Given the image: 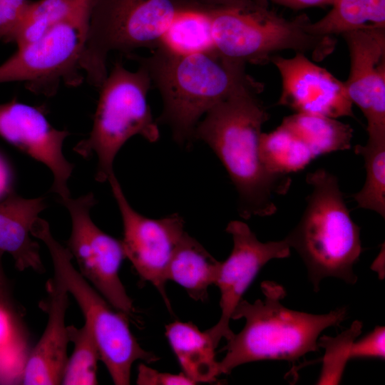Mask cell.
Instances as JSON below:
<instances>
[{"instance_id":"obj_32","label":"cell","mask_w":385,"mask_h":385,"mask_svg":"<svg viewBox=\"0 0 385 385\" xmlns=\"http://www.w3.org/2000/svg\"><path fill=\"white\" fill-rule=\"evenodd\" d=\"M203 4L212 7L235 8L245 11L257 9L260 6L252 0H200Z\"/></svg>"},{"instance_id":"obj_11","label":"cell","mask_w":385,"mask_h":385,"mask_svg":"<svg viewBox=\"0 0 385 385\" xmlns=\"http://www.w3.org/2000/svg\"><path fill=\"white\" fill-rule=\"evenodd\" d=\"M108 181L122 218L121 242L125 258L130 260L140 279L150 282L157 289L171 311L165 291V272L185 232L184 220L178 214L160 219L140 214L128 202L114 173Z\"/></svg>"},{"instance_id":"obj_3","label":"cell","mask_w":385,"mask_h":385,"mask_svg":"<svg viewBox=\"0 0 385 385\" xmlns=\"http://www.w3.org/2000/svg\"><path fill=\"white\" fill-rule=\"evenodd\" d=\"M261 289L264 299L250 303L242 298L233 312L232 319L244 318L245 324L222 349L226 354L219 361L220 374L253 361L294 364L307 354L318 351L320 334L329 327H339L347 315V307L320 314L290 309L281 302L286 295L282 286L265 281Z\"/></svg>"},{"instance_id":"obj_22","label":"cell","mask_w":385,"mask_h":385,"mask_svg":"<svg viewBox=\"0 0 385 385\" xmlns=\"http://www.w3.org/2000/svg\"><path fill=\"white\" fill-rule=\"evenodd\" d=\"M260 155L268 170L286 175L303 170L315 159L302 140L282 125L271 132H262Z\"/></svg>"},{"instance_id":"obj_26","label":"cell","mask_w":385,"mask_h":385,"mask_svg":"<svg viewBox=\"0 0 385 385\" xmlns=\"http://www.w3.org/2000/svg\"><path fill=\"white\" fill-rule=\"evenodd\" d=\"M87 0L30 1L14 42L17 47L32 42L62 21Z\"/></svg>"},{"instance_id":"obj_35","label":"cell","mask_w":385,"mask_h":385,"mask_svg":"<svg viewBox=\"0 0 385 385\" xmlns=\"http://www.w3.org/2000/svg\"><path fill=\"white\" fill-rule=\"evenodd\" d=\"M382 263H384V245H383L378 257L374 260L371 269L379 272L381 274Z\"/></svg>"},{"instance_id":"obj_6","label":"cell","mask_w":385,"mask_h":385,"mask_svg":"<svg viewBox=\"0 0 385 385\" xmlns=\"http://www.w3.org/2000/svg\"><path fill=\"white\" fill-rule=\"evenodd\" d=\"M209 16L215 51L245 64L267 63L284 50L309 53L314 60L322 61L336 46L334 36L309 31L311 21L304 14L287 19L268 7L251 11L216 7L209 11Z\"/></svg>"},{"instance_id":"obj_2","label":"cell","mask_w":385,"mask_h":385,"mask_svg":"<svg viewBox=\"0 0 385 385\" xmlns=\"http://www.w3.org/2000/svg\"><path fill=\"white\" fill-rule=\"evenodd\" d=\"M128 57L147 68L163 103L157 121L168 125L182 145H190L198 122L215 105L239 91L264 88L246 72V64L215 51L181 53L159 46L148 56Z\"/></svg>"},{"instance_id":"obj_18","label":"cell","mask_w":385,"mask_h":385,"mask_svg":"<svg viewBox=\"0 0 385 385\" xmlns=\"http://www.w3.org/2000/svg\"><path fill=\"white\" fill-rule=\"evenodd\" d=\"M220 262L185 232L168 265L165 279L183 287L195 301L204 302L215 284Z\"/></svg>"},{"instance_id":"obj_1","label":"cell","mask_w":385,"mask_h":385,"mask_svg":"<svg viewBox=\"0 0 385 385\" xmlns=\"http://www.w3.org/2000/svg\"><path fill=\"white\" fill-rule=\"evenodd\" d=\"M259 93L243 89L232 94L211 108L194 132V139L205 143L225 167L245 219L274 215V197L287 194L292 183L290 175L270 172L260 158L262 128L269 113Z\"/></svg>"},{"instance_id":"obj_14","label":"cell","mask_w":385,"mask_h":385,"mask_svg":"<svg viewBox=\"0 0 385 385\" xmlns=\"http://www.w3.org/2000/svg\"><path fill=\"white\" fill-rule=\"evenodd\" d=\"M69 134L53 128L38 108L16 99L0 104V136L51 170V190L60 199L71 196L68 181L73 165L63 153V144Z\"/></svg>"},{"instance_id":"obj_7","label":"cell","mask_w":385,"mask_h":385,"mask_svg":"<svg viewBox=\"0 0 385 385\" xmlns=\"http://www.w3.org/2000/svg\"><path fill=\"white\" fill-rule=\"evenodd\" d=\"M151 84L143 65L131 71L116 61L100 86L91 130L73 148L84 158L96 156L98 182H105L113 174L115 158L130 138L140 135L151 143L158 140V123L148 103Z\"/></svg>"},{"instance_id":"obj_17","label":"cell","mask_w":385,"mask_h":385,"mask_svg":"<svg viewBox=\"0 0 385 385\" xmlns=\"http://www.w3.org/2000/svg\"><path fill=\"white\" fill-rule=\"evenodd\" d=\"M46 207L43 197L24 198L13 193L0 202V251L10 254L20 271H44L31 227Z\"/></svg>"},{"instance_id":"obj_8","label":"cell","mask_w":385,"mask_h":385,"mask_svg":"<svg viewBox=\"0 0 385 385\" xmlns=\"http://www.w3.org/2000/svg\"><path fill=\"white\" fill-rule=\"evenodd\" d=\"M33 237L41 240L50 254L53 271L76 299L93 332L101 360L116 385L130 383L133 364H148L158 358L143 349L132 334L125 314L114 309L73 266L67 247L53 236L48 223L38 217L31 227Z\"/></svg>"},{"instance_id":"obj_10","label":"cell","mask_w":385,"mask_h":385,"mask_svg":"<svg viewBox=\"0 0 385 385\" xmlns=\"http://www.w3.org/2000/svg\"><path fill=\"white\" fill-rule=\"evenodd\" d=\"M60 201L71 217V231L66 247L76 259L79 272L114 309L132 315L133 301L119 277L125 258L123 244L92 220L90 212L96 202L93 194L76 198L69 196Z\"/></svg>"},{"instance_id":"obj_5","label":"cell","mask_w":385,"mask_h":385,"mask_svg":"<svg viewBox=\"0 0 385 385\" xmlns=\"http://www.w3.org/2000/svg\"><path fill=\"white\" fill-rule=\"evenodd\" d=\"M211 9L200 0H91L80 61L86 79L99 88L108 75L111 52L129 55L140 48L153 50L178 17Z\"/></svg>"},{"instance_id":"obj_34","label":"cell","mask_w":385,"mask_h":385,"mask_svg":"<svg viewBox=\"0 0 385 385\" xmlns=\"http://www.w3.org/2000/svg\"><path fill=\"white\" fill-rule=\"evenodd\" d=\"M3 254L4 252L0 251V296L9 293L7 280L4 273L2 262H1V257H2Z\"/></svg>"},{"instance_id":"obj_29","label":"cell","mask_w":385,"mask_h":385,"mask_svg":"<svg viewBox=\"0 0 385 385\" xmlns=\"http://www.w3.org/2000/svg\"><path fill=\"white\" fill-rule=\"evenodd\" d=\"M385 327L376 326L366 336L353 342L350 352L351 359L385 358Z\"/></svg>"},{"instance_id":"obj_21","label":"cell","mask_w":385,"mask_h":385,"mask_svg":"<svg viewBox=\"0 0 385 385\" xmlns=\"http://www.w3.org/2000/svg\"><path fill=\"white\" fill-rule=\"evenodd\" d=\"M332 9L309 24L318 35L335 36L370 26L385 27V0H334Z\"/></svg>"},{"instance_id":"obj_16","label":"cell","mask_w":385,"mask_h":385,"mask_svg":"<svg viewBox=\"0 0 385 385\" xmlns=\"http://www.w3.org/2000/svg\"><path fill=\"white\" fill-rule=\"evenodd\" d=\"M47 297L43 308L48 314L44 332L26 357L21 376L24 385L61 384L69 342L65 317L68 292L55 275L46 284Z\"/></svg>"},{"instance_id":"obj_13","label":"cell","mask_w":385,"mask_h":385,"mask_svg":"<svg viewBox=\"0 0 385 385\" xmlns=\"http://www.w3.org/2000/svg\"><path fill=\"white\" fill-rule=\"evenodd\" d=\"M350 57L348 96L367 121L368 140H385V27L370 26L342 34Z\"/></svg>"},{"instance_id":"obj_28","label":"cell","mask_w":385,"mask_h":385,"mask_svg":"<svg viewBox=\"0 0 385 385\" xmlns=\"http://www.w3.org/2000/svg\"><path fill=\"white\" fill-rule=\"evenodd\" d=\"M30 0H0V40L14 42Z\"/></svg>"},{"instance_id":"obj_27","label":"cell","mask_w":385,"mask_h":385,"mask_svg":"<svg viewBox=\"0 0 385 385\" xmlns=\"http://www.w3.org/2000/svg\"><path fill=\"white\" fill-rule=\"evenodd\" d=\"M362 322L355 320L350 327L335 337L323 336L318 339V346L324 349L322 368L317 384H339L353 342L361 333Z\"/></svg>"},{"instance_id":"obj_19","label":"cell","mask_w":385,"mask_h":385,"mask_svg":"<svg viewBox=\"0 0 385 385\" xmlns=\"http://www.w3.org/2000/svg\"><path fill=\"white\" fill-rule=\"evenodd\" d=\"M165 336L182 372L195 384L217 381L220 373L216 347L205 331L192 322L175 321L165 326Z\"/></svg>"},{"instance_id":"obj_36","label":"cell","mask_w":385,"mask_h":385,"mask_svg":"<svg viewBox=\"0 0 385 385\" xmlns=\"http://www.w3.org/2000/svg\"><path fill=\"white\" fill-rule=\"evenodd\" d=\"M4 349V348H2V347L0 346V357H1V352H2V351H3Z\"/></svg>"},{"instance_id":"obj_24","label":"cell","mask_w":385,"mask_h":385,"mask_svg":"<svg viewBox=\"0 0 385 385\" xmlns=\"http://www.w3.org/2000/svg\"><path fill=\"white\" fill-rule=\"evenodd\" d=\"M69 342L74 345L71 357L66 362L61 384H98L97 366L101 360L99 349L90 324L77 328L67 326Z\"/></svg>"},{"instance_id":"obj_4","label":"cell","mask_w":385,"mask_h":385,"mask_svg":"<svg viewBox=\"0 0 385 385\" xmlns=\"http://www.w3.org/2000/svg\"><path fill=\"white\" fill-rule=\"evenodd\" d=\"M311 188L297 225L284 238L302 260L314 292L326 278L354 284V271L364 249L360 227L351 217L339 180L319 168L307 175Z\"/></svg>"},{"instance_id":"obj_9","label":"cell","mask_w":385,"mask_h":385,"mask_svg":"<svg viewBox=\"0 0 385 385\" xmlns=\"http://www.w3.org/2000/svg\"><path fill=\"white\" fill-rule=\"evenodd\" d=\"M91 0L35 41L18 47L0 65V83L21 81L36 94L53 96L61 83L78 86L85 78L80 66L89 25Z\"/></svg>"},{"instance_id":"obj_23","label":"cell","mask_w":385,"mask_h":385,"mask_svg":"<svg viewBox=\"0 0 385 385\" xmlns=\"http://www.w3.org/2000/svg\"><path fill=\"white\" fill-rule=\"evenodd\" d=\"M356 154L364 162L366 178L362 188L351 197L357 207L369 210L385 217V140H367L356 145Z\"/></svg>"},{"instance_id":"obj_25","label":"cell","mask_w":385,"mask_h":385,"mask_svg":"<svg viewBox=\"0 0 385 385\" xmlns=\"http://www.w3.org/2000/svg\"><path fill=\"white\" fill-rule=\"evenodd\" d=\"M210 10L189 12L178 17L168 29L160 46L181 53L215 51Z\"/></svg>"},{"instance_id":"obj_20","label":"cell","mask_w":385,"mask_h":385,"mask_svg":"<svg viewBox=\"0 0 385 385\" xmlns=\"http://www.w3.org/2000/svg\"><path fill=\"white\" fill-rule=\"evenodd\" d=\"M282 126L297 135L308 146L314 158L351 148L353 129L337 118L307 113L284 117Z\"/></svg>"},{"instance_id":"obj_30","label":"cell","mask_w":385,"mask_h":385,"mask_svg":"<svg viewBox=\"0 0 385 385\" xmlns=\"http://www.w3.org/2000/svg\"><path fill=\"white\" fill-rule=\"evenodd\" d=\"M136 384L139 385H192L195 384L183 372H160L144 364L138 367Z\"/></svg>"},{"instance_id":"obj_31","label":"cell","mask_w":385,"mask_h":385,"mask_svg":"<svg viewBox=\"0 0 385 385\" xmlns=\"http://www.w3.org/2000/svg\"><path fill=\"white\" fill-rule=\"evenodd\" d=\"M262 7H268L269 2L275 3L294 10H300L309 7H324L332 6L334 0H252Z\"/></svg>"},{"instance_id":"obj_12","label":"cell","mask_w":385,"mask_h":385,"mask_svg":"<svg viewBox=\"0 0 385 385\" xmlns=\"http://www.w3.org/2000/svg\"><path fill=\"white\" fill-rule=\"evenodd\" d=\"M226 232L231 235L233 246L229 257L220 262L215 283L220 292L221 315L213 327L205 330L216 348L222 339L227 341L233 336L230 327L233 312L260 270L270 260L290 255L284 239L262 242L242 221L230 222Z\"/></svg>"},{"instance_id":"obj_15","label":"cell","mask_w":385,"mask_h":385,"mask_svg":"<svg viewBox=\"0 0 385 385\" xmlns=\"http://www.w3.org/2000/svg\"><path fill=\"white\" fill-rule=\"evenodd\" d=\"M277 68L282 89L277 103L295 113H307L338 118H355L344 82L327 69L297 53L292 58L274 55L270 58Z\"/></svg>"},{"instance_id":"obj_33","label":"cell","mask_w":385,"mask_h":385,"mask_svg":"<svg viewBox=\"0 0 385 385\" xmlns=\"http://www.w3.org/2000/svg\"><path fill=\"white\" fill-rule=\"evenodd\" d=\"M6 164L0 157V197L9 191L10 174Z\"/></svg>"}]
</instances>
